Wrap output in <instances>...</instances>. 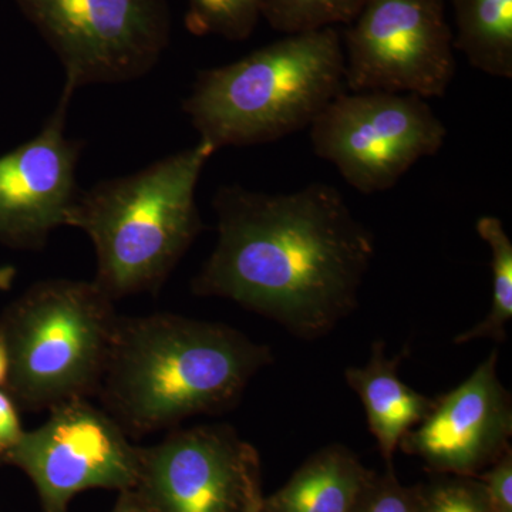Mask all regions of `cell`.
I'll list each match as a JSON object with an SVG mask.
<instances>
[{
  "label": "cell",
  "mask_w": 512,
  "mask_h": 512,
  "mask_svg": "<svg viewBox=\"0 0 512 512\" xmlns=\"http://www.w3.org/2000/svg\"><path fill=\"white\" fill-rule=\"evenodd\" d=\"M212 205L217 244L192 279L194 295L238 303L303 340L325 338L359 308L376 239L338 188L224 185Z\"/></svg>",
  "instance_id": "cell-1"
},
{
  "label": "cell",
  "mask_w": 512,
  "mask_h": 512,
  "mask_svg": "<svg viewBox=\"0 0 512 512\" xmlns=\"http://www.w3.org/2000/svg\"><path fill=\"white\" fill-rule=\"evenodd\" d=\"M272 362L268 345L225 323L120 316L96 397L128 437H143L234 409Z\"/></svg>",
  "instance_id": "cell-2"
},
{
  "label": "cell",
  "mask_w": 512,
  "mask_h": 512,
  "mask_svg": "<svg viewBox=\"0 0 512 512\" xmlns=\"http://www.w3.org/2000/svg\"><path fill=\"white\" fill-rule=\"evenodd\" d=\"M217 151L200 143L137 173L79 191L66 227L96 251L93 279L114 301L157 293L204 229L195 191Z\"/></svg>",
  "instance_id": "cell-3"
},
{
  "label": "cell",
  "mask_w": 512,
  "mask_h": 512,
  "mask_svg": "<svg viewBox=\"0 0 512 512\" xmlns=\"http://www.w3.org/2000/svg\"><path fill=\"white\" fill-rule=\"evenodd\" d=\"M346 92L342 33L286 35L237 62L198 72L184 113L215 151L274 143L311 127Z\"/></svg>",
  "instance_id": "cell-4"
},
{
  "label": "cell",
  "mask_w": 512,
  "mask_h": 512,
  "mask_svg": "<svg viewBox=\"0 0 512 512\" xmlns=\"http://www.w3.org/2000/svg\"><path fill=\"white\" fill-rule=\"evenodd\" d=\"M96 282L46 279L0 316L9 356L6 390L26 412L52 410L99 390L120 315Z\"/></svg>",
  "instance_id": "cell-5"
},
{
  "label": "cell",
  "mask_w": 512,
  "mask_h": 512,
  "mask_svg": "<svg viewBox=\"0 0 512 512\" xmlns=\"http://www.w3.org/2000/svg\"><path fill=\"white\" fill-rule=\"evenodd\" d=\"M62 63L64 89L133 82L170 45L168 0H15Z\"/></svg>",
  "instance_id": "cell-6"
},
{
  "label": "cell",
  "mask_w": 512,
  "mask_h": 512,
  "mask_svg": "<svg viewBox=\"0 0 512 512\" xmlns=\"http://www.w3.org/2000/svg\"><path fill=\"white\" fill-rule=\"evenodd\" d=\"M313 153L360 194L392 190L421 158L446 143L429 100L410 93L343 92L309 127Z\"/></svg>",
  "instance_id": "cell-7"
},
{
  "label": "cell",
  "mask_w": 512,
  "mask_h": 512,
  "mask_svg": "<svg viewBox=\"0 0 512 512\" xmlns=\"http://www.w3.org/2000/svg\"><path fill=\"white\" fill-rule=\"evenodd\" d=\"M342 45L348 92L437 99L456 74L446 0H366Z\"/></svg>",
  "instance_id": "cell-8"
},
{
  "label": "cell",
  "mask_w": 512,
  "mask_h": 512,
  "mask_svg": "<svg viewBox=\"0 0 512 512\" xmlns=\"http://www.w3.org/2000/svg\"><path fill=\"white\" fill-rule=\"evenodd\" d=\"M39 429L0 457L35 485L42 512H69L77 494L93 488L133 490L140 467L134 446L119 423L90 399L70 400L50 410Z\"/></svg>",
  "instance_id": "cell-9"
},
{
  "label": "cell",
  "mask_w": 512,
  "mask_h": 512,
  "mask_svg": "<svg viewBox=\"0 0 512 512\" xmlns=\"http://www.w3.org/2000/svg\"><path fill=\"white\" fill-rule=\"evenodd\" d=\"M131 491L146 512H252L264 497L261 458L228 424L174 430L140 447Z\"/></svg>",
  "instance_id": "cell-10"
},
{
  "label": "cell",
  "mask_w": 512,
  "mask_h": 512,
  "mask_svg": "<svg viewBox=\"0 0 512 512\" xmlns=\"http://www.w3.org/2000/svg\"><path fill=\"white\" fill-rule=\"evenodd\" d=\"M511 436V394L498 377L493 350L456 389L437 397L399 448L433 474L478 477L510 450Z\"/></svg>",
  "instance_id": "cell-11"
},
{
  "label": "cell",
  "mask_w": 512,
  "mask_h": 512,
  "mask_svg": "<svg viewBox=\"0 0 512 512\" xmlns=\"http://www.w3.org/2000/svg\"><path fill=\"white\" fill-rule=\"evenodd\" d=\"M73 92L64 89L45 127L0 157V242L39 251L56 228L66 227L76 200V168L83 143L66 136Z\"/></svg>",
  "instance_id": "cell-12"
},
{
  "label": "cell",
  "mask_w": 512,
  "mask_h": 512,
  "mask_svg": "<svg viewBox=\"0 0 512 512\" xmlns=\"http://www.w3.org/2000/svg\"><path fill=\"white\" fill-rule=\"evenodd\" d=\"M402 359L403 352L389 359L386 343L376 340L365 366L345 370L346 383L365 407L367 426L387 464H393L400 441L426 419L436 403L400 379L397 369Z\"/></svg>",
  "instance_id": "cell-13"
},
{
  "label": "cell",
  "mask_w": 512,
  "mask_h": 512,
  "mask_svg": "<svg viewBox=\"0 0 512 512\" xmlns=\"http://www.w3.org/2000/svg\"><path fill=\"white\" fill-rule=\"evenodd\" d=\"M376 471L350 448L330 444L312 454L259 512H353Z\"/></svg>",
  "instance_id": "cell-14"
},
{
  "label": "cell",
  "mask_w": 512,
  "mask_h": 512,
  "mask_svg": "<svg viewBox=\"0 0 512 512\" xmlns=\"http://www.w3.org/2000/svg\"><path fill=\"white\" fill-rule=\"evenodd\" d=\"M454 50L488 76L512 79V0H450Z\"/></svg>",
  "instance_id": "cell-15"
},
{
  "label": "cell",
  "mask_w": 512,
  "mask_h": 512,
  "mask_svg": "<svg viewBox=\"0 0 512 512\" xmlns=\"http://www.w3.org/2000/svg\"><path fill=\"white\" fill-rule=\"evenodd\" d=\"M477 232L487 242L491 251L493 274V301L490 312L474 328L460 333L454 339L456 345L477 339H491L503 343L507 339V326L512 319V242L505 231L503 221L493 215H485L477 221Z\"/></svg>",
  "instance_id": "cell-16"
},
{
  "label": "cell",
  "mask_w": 512,
  "mask_h": 512,
  "mask_svg": "<svg viewBox=\"0 0 512 512\" xmlns=\"http://www.w3.org/2000/svg\"><path fill=\"white\" fill-rule=\"evenodd\" d=\"M366 0H264L262 19L284 35L350 25Z\"/></svg>",
  "instance_id": "cell-17"
},
{
  "label": "cell",
  "mask_w": 512,
  "mask_h": 512,
  "mask_svg": "<svg viewBox=\"0 0 512 512\" xmlns=\"http://www.w3.org/2000/svg\"><path fill=\"white\" fill-rule=\"evenodd\" d=\"M264 0H188L185 25L192 35L242 42L262 19Z\"/></svg>",
  "instance_id": "cell-18"
},
{
  "label": "cell",
  "mask_w": 512,
  "mask_h": 512,
  "mask_svg": "<svg viewBox=\"0 0 512 512\" xmlns=\"http://www.w3.org/2000/svg\"><path fill=\"white\" fill-rule=\"evenodd\" d=\"M417 490L419 512H490L478 477L434 474L427 483L417 485Z\"/></svg>",
  "instance_id": "cell-19"
},
{
  "label": "cell",
  "mask_w": 512,
  "mask_h": 512,
  "mask_svg": "<svg viewBox=\"0 0 512 512\" xmlns=\"http://www.w3.org/2000/svg\"><path fill=\"white\" fill-rule=\"evenodd\" d=\"M417 485L406 487L394 473L393 464H387L383 474L375 473L360 495L353 512H419Z\"/></svg>",
  "instance_id": "cell-20"
},
{
  "label": "cell",
  "mask_w": 512,
  "mask_h": 512,
  "mask_svg": "<svg viewBox=\"0 0 512 512\" xmlns=\"http://www.w3.org/2000/svg\"><path fill=\"white\" fill-rule=\"evenodd\" d=\"M490 512H512V450L491 464L480 476Z\"/></svg>",
  "instance_id": "cell-21"
},
{
  "label": "cell",
  "mask_w": 512,
  "mask_h": 512,
  "mask_svg": "<svg viewBox=\"0 0 512 512\" xmlns=\"http://www.w3.org/2000/svg\"><path fill=\"white\" fill-rule=\"evenodd\" d=\"M19 410L12 396L5 389L0 390V457L15 447L25 434Z\"/></svg>",
  "instance_id": "cell-22"
},
{
  "label": "cell",
  "mask_w": 512,
  "mask_h": 512,
  "mask_svg": "<svg viewBox=\"0 0 512 512\" xmlns=\"http://www.w3.org/2000/svg\"><path fill=\"white\" fill-rule=\"evenodd\" d=\"M111 512H146L144 508L141 507L140 503H138L136 495L133 494V491H123V493H119V498H117L116 505H114L113 510Z\"/></svg>",
  "instance_id": "cell-23"
},
{
  "label": "cell",
  "mask_w": 512,
  "mask_h": 512,
  "mask_svg": "<svg viewBox=\"0 0 512 512\" xmlns=\"http://www.w3.org/2000/svg\"><path fill=\"white\" fill-rule=\"evenodd\" d=\"M9 375V356L5 340L0 336V386L5 387Z\"/></svg>",
  "instance_id": "cell-24"
},
{
  "label": "cell",
  "mask_w": 512,
  "mask_h": 512,
  "mask_svg": "<svg viewBox=\"0 0 512 512\" xmlns=\"http://www.w3.org/2000/svg\"><path fill=\"white\" fill-rule=\"evenodd\" d=\"M262 498H264V497H262ZM261 503H262V501H261ZM261 503L256 505V507L254 508V510H252V512H259V510H261Z\"/></svg>",
  "instance_id": "cell-25"
}]
</instances>
